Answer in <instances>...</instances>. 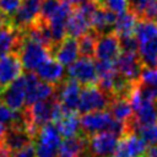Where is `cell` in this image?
<instances>
[{"label":"cell","instance_id":"cell-9","mask_svg":"<svg viewBox=\"0 0 157 157\" xmlns=\"http://www.w3.org/2000/svg\"><path fill=\"white\" fill-rule=\"evenodd\" d=\"M142 67L144 65L140 60L139 53L121 52L119 56L115 59V69L118 74L123 75L124 77L134 82L139 81Z\"/></svg>","mask_w":157,"mask_h":157},{"label":"cell","instance_id":"cell-18","mask_svg":"<svg viewBox=\"0 0 157 157\" xmlns=\"http://www.w3.org/2000/svg\"><path fill=\"white\" fill-rule=\"evenodd\" d=\"M115 20L117 15L114 12L105 10L98 5L91 17V29H93L98 36L113 32Z\"/></svg>","mask_w":157,"mask_h":157},{"label":"cell","instance_id":"cell-30","mask_svg":"<svg viewBox=\"0 0 157 157\" xmlns=\"http://www.w3.org/2000/svg\"><path fill=\"white\" fill-rule=\"evenodd\" d=\"M60 0H43L39 11V18L43 21H49V18L56 12L60 6Z\"/></svg>","mask_w":157,"mask_h":157},{"label":"cell","instance_id":"cell-15","mask_svg":"<svg viewBox=\"0 0 157 157\" xmlns=\"http://www.w3.org/2000/svg\"><path fill=\"white\" fill-rule=\"evenodd\" d=\"M2 142L12 151L16 152L34 142V137L23 126H7Z\"/></svg>","mask_w":157,"mask_h":157},{"label":"cell","instance_id":"cell-39","mask_svg":"<svg viewBox=\"0 0 157 157\" xmlns=\"http://www.w3.org/2000/svg\"><path fill=\"white\" fill-rule=\"evenodd\" d=\"M145 157H157V145L150 146V147L146 150Z\"/></svg>","mask_w":157,"mask_h":157},{"label":"cell","instance_id":"cell-7","mask_svg":"<svg viewBox=\"0 0 157 157\" xmlns=\"http://www.w3.org/2000/svg\"><path fill=\"white\" fill-rule=\"evenodd\" d=\"M0 101L4 102L12 110H21L25 107L26 101V80L25 75L18 76L9 86H6L1 94Z\"/></svg>","mask_w":157,"mask_h":157},{"label":"cell","instance_id":"cell-26","mask_svg":"<svg viewBox=\"0 0 157 157\" xmlns=\"http://www.w3.org/2000/svg\"><path fill=\"white\" fill-rule=\"evenodd\" d=\"M121 137L124 139L126 148L131 157H145V153L147 150V144L137 134L131 132V134H126Z\"/></svg>","mask_w":157,"mask_h":157},{"label":"cell","instance_id":"cell-21","mask_svg":"<svg viewBox=\"0 0 157 157\" xmlns=\"http://www.w3.org/2000/svg\"><path fill=\"white\" fill-rule=\"evenodd\" d=\"M107 110L110 113V115L123 123H126L130 120L134 114H132V108L128 98H112Z\"/></svg>","mask_w":157,"mask_h":157},{"label":"cell","instance_id":"cell-27","mask_svg":"<svg viewBox=\"0 0 157 157\" xmlns=\"http://www.w3.org/2000/svg\"><path fill=\"white\" fill-rule=\"evenodd\" d=\"M134 36L136 37L139 44L145 43L155 37H157V23L146 21V20H140L135 27V33Z\"/></svg>","mask_w":157,"mask_h":157},{"label":"cell","instance_id":"cell-34","mask_svg":"<svg viewBox=\"0 0 157 157\" xmlns=\"http://www.w3.org/2000/svg\"><path fill=\"white\" fill-rule=\"evenodd\" d=\"M153 0H129V10L131 12H134L137 18H140V16L142 15L144 10L152 2Z\"/></svg>","mask_w":157,"mask_h":157},{"label":"cell","instance_id":"cell-31","mask_svg":"<svg viewBox=\"0 0 157 157\" xmlns=\"http://www.w3.org/2000/svg\"><path fill=\"white\" fill-rule=\"evenodd\" d=\"M139 82L142 85H157V67L144 66Z\"/></svg>","mask_w":157,"mask_h":157},{"label":"cell","instance_id":"cell-1","mask_svg":"<svg viewBox=\"0 0 157 157\" xmlns=\"http://www.w3.org/2000/svg\"><path fill=\"white\" fill-rule=\"evenodd\" d=\"M17 54L22 67L27 71H34L44 60L50 56V50L45 45L26 37L22 32V40Z\"/></svg>","mask_w":157,"mask_h":157},{"label":"cell","instance_id":"cell-19","mask_svg":"<svg viewBox=\"0 0 157 157\" xmlns=\"http://www.w3.org/2000/svg\"><path fill=\"white\" fill-rule=\"evenodd\" d=\"M137 16L131 12L130 10L117 15V20L114 23V28L113 32L119 37H129V36H134L135 33V27L137 25Z\"/></svg>","mask_w":157,"mask_h":157},{"label":"cell","instance_id":"cell-35","mask_svg":"<svg viewBox=\"0 0 157 157\" xmlns=\"http://www.w3.org/2000/svg\"><path fill=\"white\" fill-rule=\"evenodd\" d=\"M34 150H36V157H58V150L48 147L43 144L36 142Z\"/></svg>","mask_w":157,"mask_h":157},{"label":"cell","instance_id":"cell-40","mask_svg":"<svg viewBox=\"0 0 157 157\" xmlns=\"http://www.w3.org/2000/svg\"><path fill=\"white\" fill-rule=\"evenodd\" d=\"M6 23H9V18H7L6 16H4V15L0 13V28H1L4 25H6Z\"/></svg>","mask_w":157,"mask_h":157},{"label":"cell","instance_id":"cell-29","mask_svg":"<svg viewBox=\"0 0 157 157\" xmlns=\"http://www.w3.org/2000/svg\"><path fill=\"white\" fill-rule=\"evenodd\" d=\"M98 5L115 15H120L129 10V0H102Z\"/></svg>","mask_w":157,"mask_h":157},{"label":"cell","instance_id":"cell-11","mask_svg":"<svg viewBox=\"0 0 157 157\" xmlns=\"http://www.w3.org/2000/svg\"><path fill=\"white\" fill-rule=\"evenodd\" d=\"M120 53H121L120 40L114 32L98 36L96 49H94V58L97 60L115 61V59L119 56Z\"/></svg>","mask_w":157,"mask_h":157},{"label":"cell","instance_id":"cell-3","mask_svg":"<svg viewBox=\"0 0 157 157\" xmlns=\"http://www.w3.org/2000/svg\"><path fill=\"white\" fill-rule=\"evenodd\" d=\"M86 136L87 144L85 157H110L120 139L109 131H99Z\"/></svg>","mask_w":157,"mask_h":157},{"label":"cell","instance_id":"cell-10","mask_svg":"<svg viewBox=\"0 0 157 157\" xmlns=\"http://www.w3.org/2000/svg\"><path fill=\"white\" fill-rule=\"evenodd\" d=\"M80 92L81 85L70 77L65 78L59 85H56V97L59 102L71 112H77Z\"/></svg>","mask_w":157,"mask_h":157},{"label":"cell","instance_id":"cell-38","mask_svg":"<svg viewBox=\"0 0 157 157\" xmlns=\"http://www.w3.org/2000/svg\"><path fill=\"white\" fill-rule=\"evenodd\" d=\"M0 157H12V151L4 142H0Z\"/></svg>","mask_w":157,"mask_h":157},{"label":"cell","instance_id":"cell-43","mask_svg":"<svg viewBox=\"0 0 157 157\" xmlns=\"http://www.w3.org/2000/svg\"><path fill=\"white\" fill-rule=\"evenodd\" d=\"M156 107H157V101H156Z\"/></svg>","mask_w":157,"mask_h":157},{"label":"cell","instance_id":"cell-25","mask_svg":"<svg viewBox=\"0 0 157 157\" xmlns=\"http://www.w3.org/2000/svg\"><path fill=\"white\" fill-rule=\"evenodd\" d=\"M98 34L93 31L90 29L81 37H78L77 44H78V53L81 56H87V58H94V49L97 44Z\"/></svg>","mask_w":157,"mask_h":157},{"label":"cell","instance_id":"cell-37","mask_svg":"<svg viewBox=\"0 0 157 157\" xmlns=\"http://www.w3.org/2000/svg\"><path fill=\"white\" fill-rule=\"evenodd\" d=\"M12 157H36V150H34L33 144L16 151V152H12Z\"/></svg>","mask_w":157,"mask_h":157},{"label":"cell","instance_id":"cell-5","mask_svg":"<svg viewBox=\"0 0 157 157\" xmlns=\"http://www.w3.org/2000/svg\"><path fill=\"white\" fill-rule=\"evenodd\" d=\"M42 1L43 0H22L17 11L9 17V23L20 31L26 29L39 18Z\"/></svg>","mask_w":157,"mask_h":157},{"label":"cell","instance_id":"cell-12","mask_svg":"<svg viewBox=\"0 0 157 157\" xmlns=\"http://www.w3.org/2000/svg\"><path fill=\"white\" fill-rule=\"evenodd\" d=\"M22 64L17 53H9L0 58V86L5 88L22 75Z\"/></svg>","mask_w":157,"mask_h":157},{"label":"cell","instance_id":"cell-24","mask_svg":"<svg viewBox=\"0 0 157 157\" xmlns=\"http://www.w3.org/2000/svg\"><path fill=\"white\" fill-rule=\"evenodd\" d=\"M134 119L137 124V126L142 125H150L157 123V107L156 102H144L141 107L135 112Z\"/></svg>","mask_w":157,"mask_h":157},{"label":"cell","instance_id":"cell-22","mask_svg":"<svg viewBox=\"0 0 157 157\" xmlns=\"http://www.w3.org/2000/svg\"><path fill=\"white\" fill-rule=\"evenodd\" d=\"M55 125H56L60 135L64 136V137H71V136H75V135L81 132L80 118L77 117V112L67 113Z\"/></svg>","mask_w":157,"mask_h":157},{"label":"cell","instance_id":"cell-2","mask_svg":"<svg viewBox=\"0 0 157 157\" xmlns=\"http://www.w3.org/2000/svg\"><path fill=\"white\" fill-rule=\"evenodd\" d=\"M110 99H112V96L102 91L96 83L86 85L81 87L77 113L85 114L93 110L107 109Z\"/></svg>","mask_w":157,"mask_h":157},{"label":"cell","instance_id":"cell-13","mask_svg":"<svg viewBox=\"0 0 157 157\" xmlns=\"http://www.w3.org/2000/svg\"><path fill=\"white\" fill-rule=\"evenodd\" d=\"M78 44L76 38L66 36L50 53L55 60H58L63 66H70L78 58Z\"/></svg>","mask_w":157,"mask_h":157},{"label":"cell","instance_id":"cell-41","mask_svg":"<svg viewBox=\"0 0 157 157\" xmlns=\"http://www.w3.org/2000/svg\"><path fill=\"white\" fill-rule=\"evenodd\" d=\"M91 1H93V2H97V4H99L102 0H91Z\"/></svg>","mask_w":157,"mask_h":157},{"label":"cell","instance_id":"cell-23","mask_svg":"<svg viewBox=\"0 0 157 157\" xmlns=\"http://www.w3.org/2000/svg\"><path fill=\"white\" fill-rule=\"evenodd\" d=\"M137 52L144 66L157 67V37L139 44Z\"/></svg>","mask_w":157,"mask_h":157},{"label":"cell","instance_id":"cell-8","mask_svg":"<svg viewBox=\"0 0 157 157\" xmlns=\"http://www.w3.org/2000/svg\"><path fill=\"white\" fill-rule=\"evenodd\" d=\"M112 120L113 117L107 109L85 113L80 118L81 132L85 135H92L99 131H107Z\"/></svg>","mask_w":157,"mask_h":157},{"label":"cell","instance_id":"cell-6","mask_svg":"<svg viewBox=\"0 0 157 157\" xmlns=\"http://www.w3.org/2000/svg\"><path fill=\"white\" fill-rule=\"evenodd\" d=\"M67 75L70 78L77 81L81 86L96 83L97 72H96V64L93 61V58H87V56L77 58L69 66Z\"/></svg>","mask_w":157,"mask_h":157},{"label":"cell","instance_id":"cell-17","mask_svg":"<svg viewBox=\"0 0 157 157\" xmlns=\"http://www.w3.org/2000/svg\"><path fill=\"white\" fill-rule=\"evenodd\" d=\"M87 136L82 132L65 137L58 148V157H85Z\"/></svg>","mask_w":157,"mask_h":157},{"label":"cell","instance_id":"cell-42","mask_svg":"<svg viewBox=\"0 0 157 157\" xmlns=\"http://www.w3.org/2000/svg\"><path fill=\"white\" fill-rule=\"evenodd\" d=\"M2 90H4V88H2L1 86H0V94H1V92H2Z\"/></svg>","mask_w":157,"mask_h":157},{"label":"cell","instance_id":"cell-20","mask_svg":"<svg viewBox=\"0 0 157 157\" xmlns=\"http://www.w3.org/2000/svg\"><path fill=\"white\" fill-rule=\"evenodd\" d=\"M61 135L56 128V125L54 123H47L45 125H43L37 135H36V139H34V142H38V144H43L48 147H52L54 150H58L60 144H61Z\"/></svg>","mask_w":157,"mask_h":157},{"label":"cell","instance_id":"cell-36","mask_svg":"<svg viewBox=\"0 0 157 157\" xmlns=\"http://www.w3.org/2000/svg\"><path fill=\"white\" fill-rule=\"evenodd\" d=\"M110 157H131L128 148H126V145H125V141L123 137L119 139V142H118V145H117V147L113 151Z\"/></svg>","mask_w":157,"mask_h":157},{"label":"cell","instance_id":"cell-33","mask_svg":"<svg viewBox=\"0 0 157 157\" xmlns=\"http://www.w3.org/2000/svg\"><path fill=\"white\" fill-rule=\"evenodd\" d=\"M119 40H120V50L121 52L137 53V50H139V42H137L135 36L121 37V38H119Z\"/></svg>","mask_w":157,"mask_h":157},{"label":"cell","instance_id":"cell-28","mask_svg":"<svg viewBox=\"0 0 157 157\" xmlns=\"http://www.w3.org/2000/svg\"><path fill=\"white\" fill-rule=\"evenodd\" d=\"M135 134H137L147 144V146L157 145V123L139 126Z\"/></svg>","mask_w":157,"mask_h":157},{"label":"cell","instance_id":"cell-4","mask_svg":"<svg viewBox=\"0 0 157 157\" xmlns=\"http://www.w3.org/2000/svg\"><path fill=\"white\" fill-rule=\"evenodd\" d=\"M25 80H26V101H25L26 107L32 105L36 102L48 99L56 92V86L39 80V77L33 71H28L27 74H25Z\"/></svg>","mask_w":157,"mask_h":157},{"label":"cell","instance_id":"cell-16","mask_svg":"<svg viewBox=\"0 0 157 157\" xmlns=\"http://www.w3.org/2000/svg\"><path fill=\"white\" fill-rule=\"evenodd\" d=\"M22 40V31L12 27L10 23L0 28V58L9 53H17Z\"/></svg>","mask_w":157,"mask_h":157},{"label":"cell","instance_id":"cell-14","mask_svg":"<svg viewBox=\"0 0 157 157\" xmlns=\"http://www.w3.org/2000/svg\"><path fill=\"white\" fill-rule=\"evenodd\" d=\"M34 71H36V75L39 77V80L54 86L59 85L61 81L65 80L64 66L58 60L52 59V56L44 60Z\"/></svg>","mask_w":157,"mask_h":157},{"label":"cell","instance_id":"cell-32","mask_svg":"<svg viewBox=\"0 0 157 157\" xmlns=\"http://www.w3.org/2000/svg\"><path fill=\"white\" fill-rule=\"evenodd\" d=\"M21 2L22 0H0V13L9 18L17 11Z\"/></svg>","mask_w":157,"mask_h":157}]
</instances>
